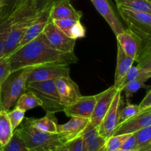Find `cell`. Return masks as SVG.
<instances>
[{"label": "cell", "mask_w": 151, "mask_h": 151, "mask_svg": "<svg viewBox=\"0 0 151 151\" xmlns=\"http://www.w3.org/2000/svg\"><path fill=\"white\" fill-rule=\"evenodd\" d=\"M11 72L28 66L47 64L70 65L78 62L75 52H63L52 48L41 33L8 56Z\"/></svg>", "instance_id": "obj_1"}, {"label": "cell", "mask_w": 151, "mask_h": 151, "mask_svg": "<svg viewBox=\"0 0 151 151\" xmlns=\"http://www.w3.org/2000/svg\"><path fill=\"white\" fill-rule=\"evenodd\" d=\"M33 0H26L10 13V30L4 44L2 57H8L19 47V43L32 22L39 16Z\"/></svg>", "instance_id": "obj_2"}, {"label": "cell", "mask_w": 151, "mask_h": 151, "mask_svg": "<svg viewBox=\"0 0 151 151\" xmlns=\"http://www.w3.org/2000/svg\"><path fill=\"white\" fill-rule=\"evenodd\" d=\"M35 66H28L12 72L0 84V103L1 110L8 111L26 91L29 75Z\"/></svg>", "instance_id": "obj_3"}, {"label": "cell", "mask_w": 151, "mask_h": 151, "mask_svg": "<svg viewBox=\"0 0 151 151\" xmlns=\"http://www.w3.org/2000/svg\"><path fill=\"white\" fill-rule=\"evenodd\" d=\"M15 131L19 133L27 147L32 151L55 150L59 146L65 144L64 138L58 133L44 132L32 127L27 118Z\"/></svg>", "instance_id": "obj_4"}, {"label": "cell", "mask_w": 151, "mask_h": 151, "mask_svg": "<svg viewBox=\"0 0 151 151\" xmlns=\"http://www.w3.org/2000/svg\"><path fill=\"white\" fill-rule=\"evenodd\" d=\"M26 91L35 94L41 100V108L47 114H55L63 111L64 106L60 102L55 80L27 83Z\"/></svg>", "instance_id": "obj_5"}, {"label": "cell", "mask_w": 151, "mask_h": 151, "mask_svg": "<svg viewBox=\"0 0 151 151\" xmlns=\"http://www.w3.org/2000/svg\"><path fill=\"white\" fill-rule=\"evenodd\" d=\"M128 28L145 40H151V13L117 7Z\"/></svg>", "instance_id": "obj_6"}, {"label": "cell", "mask_w": 151, "mask_h": 151, "mask_svg": "<svg viewBox=\"0 0 151 151\" xmlns=\"http://www.w3.org/2000/svg\"><path fill=\"white\" fill-rule=\"evenodd\" d=\"M117 44L124 52L137 62L146 44L151 40H145L130 28L125 29L116 36Z\"/></svg>", "instance_id": "obj_7"}, {"label": "cell", "mask_w": 151, "mask_h": 151, "mask_svg": "<svg viewBox=\"0 0 151 151\" xmlns=\"http://www.w3.org/2000/svg\"><path fill=\"white\" fill-rule=\"evenodd\" d=\"M122 91L121 90H118L111 107L97 128L99 135L103 137L105 139L113 136L115 129L119 124V114L122 108Z\"/></svg>", "instance_id": "obj_8"}, {"label": "cell", "mask_w": 151, "mask_h": 151, "mask_svg": "<svg viewBox=\"0 0 151 151\" xmlns=\"http://www.w3.org/2000/svg\"><path fill=\"white\" fill-rule=\"evenodd\" d=\"M42 33L52 48L63 52H74L76 40L65 35L52 21L47 23Z\"/></svg>", "instance_id": "obj_9"}, {"label": "cell", "mask_w": 151, "mask_h": 151, "mask_svg": "<svg viewBox=\"0 0 151 151\" xmlns=\"http://www.w3.org/2000/svg\"><path fill=\"white\" fill-rule=\"evenodd\" d=\"M69 65L47 64L35 66L29 75L27 83L55 80L60 77L69 76Z\"/></svg>", "instance_id": "obj_10"}, {"label": "cell", "mask_w": 151, "mask_h": 151, "mask_svg": "<svg viewBox=\"0 0 151 151\" xmlns=\"http://www.w3.org/2000/svg\"><path fill=\"white\" fill-rule=\"evenodd\" d=\"M117 91V88L114 86H112L108 89L96 94L95 106L90 119V123L95 128L99 126L111 107Z\"/></svg>", "instance_id": "obj_11"}, {"label": "cell", "mask_w": 151, "mask_h": 151, "mask_svg": "<svg viewBox=\"0 0 151 151\" xmlns=\"http://www.w3.org/2000/svg\"><path fill=\"white\" fill-rule=\"evenodd\" d=\"M60 102L64 107L70 106L82 97L78 84L70 76L60 77L55 80Z\"/></svg>", "instance_id": "obj_12"}, {"label": "cell", "mask_w": 151, "mask_h": 151, "mask_svg": "<svg viewBox=\"0 0 151 151\" xmlns=\"http://www.w3.org/2000/svg\"><path fill=\"white\" fill-rule=\"evenodd\" d=\"M151 125V109L141 111L131 119L121 122L116 126L113 135L134 134Z\"/></svg>", "instance_id": "obj_13"}, {"label": "cell", "mask_w": 151, "mask_h": 151, "mask_svg": "<svg viewBox=\"0 0 151 151\" xmlns=\"http://www.w3.org/2000/svg\"><path fill=\"white\" fill-rule=\"evenodd\" d=\"M96 103V95L82 96L70 106L64 107L63 112L70 117L91 119Z\"/></svg>", "instance_id": "obj_14"}, {"label": "cell", "mask_w": 151, "mask_h": 151, "mask_svg": "<svg viewBox=\"0 0 151 151\" xmlns=\"http://www.w3.org/2000/svg\"><path fill=\"white\" fill-rule=\"evenodd\" d=\"M90 122V119L81 117H71V119L62 125H58L57 132L63 136L66 143L82 135Z\"/></svg>", "instance_id": "obj_15"}, {"label": "cell", "mask_w": 151, "mask_h": 151, "mask_svg": "<svg viewBox=\"0 0 151 151\" xmlns=\"http://www.w3.org/2000/svg\"><path fill=\"white\" fill-rule=\"evenodd\" d=\"M96 10L109 24L115 35H117L125 29L123 25L116 16L108 0H91Z\"/></svg>", "instance_id": "obj_16"}, {"label": "cell", "mask_w": 151, "mask_h": 151, "mask_svg": "<svg viewBox=\"0 0 151 151\" xmlns=\"http://www.w3.org/2000/svg\"><path fill=\"white\" fill-rule=\"evenodd\" d=\"M70 0H63L56 2L51 7L50 12V21L58 19H75L81 20L82 12L77 10L71 4Z\"/></svg>", "instance_id": "obj_17"}, {"label": "cell", "mask_w": 151, "mask_h": 151, "mask_svg": "<svg viewBox=\"0 0 151 151\" xmlns=\"http://www.w3.org/2000/svg\"><path fill=\"white\" fill-rule=\"evenodd\" d=\"M50 9H51V7L46 9L44 11L41 12L39 16L32 22V24L29 26L27 30L26 31L23 38H22L20 43H19V47L17 48V50L20 47H23L25 44L32 41V40L36 38L38 35L42 33L46 25L49 22H50Z\"/></svg>", "instance_id": "obj_18"}, {"label": "cell", "mask_w": 151, "mask_h": 151, "mask_svg": "<svg viewBox=\"0 0 151 151\" xmlns=\"http://www.w3.org/2000/svg\"><path fill=\"white\" fill-rule=\"evenodd\" d=\"M63 33L72 39L77 40L85 37L86 28L81 20L75 19H58L52 21Z\"/></svg>", "instance_id": "obj_19"}, {"label": "cell", "mask_w": 151, "mask_h": 151, "mask_svg": "<svg viewBox=\"0 0 151 151\" xmlns=\"http://www.w3.org/2000/svg\"><path fill=\"white\" fill-rule=\"evenodd\" d=\"M134 60L127 55L120 47L117 44V55H116V66L114 74V86L118 89L121 81L125 77L126 74L134 63Z\"/></svg>", "instance_id": "obj_20"}, {"label": "cell", "mask_w": 151, "mask_h": 151, "mask_svg": "<svg viewBox=\"0 0 151 151\" xmlns=\"http://www.w3.org/2000/svg\"><path fill=\"white\" fill-rule=\"evenodd\" d=\"M29 123L36 129L44 132L55 134L57 132V119L55 117L54 114H47L45 116L39 119L27 118Z\"/></svg>", "instance_id": "obj_21"}, {"label": "cell", "mask_w": 151, "mask_h": 151, "mask_svg": "<svg viewBox=\"0 0 151 151\" xmlns=\"http://www.w3.org/2000/svg\"><path fill=\"white\" fill-rule=\"evenodd\" d=\"M151 78V71L143 69L139 66H132L125 78L121 81L118 90H121V88L126 83L133 81H140L145 83L147 80Z\"/></svg>", "instance_id": "obj_22"}, {"label": "cell", "mask_w": 151, "mask_h": 151, "mask_svg": "<svg viewBox=\"0 0 151 151\" xmlns=\"http://www.w3.org/2000/svg\"><path fill=\"white\" fill-rule=\"evenodd\" d=\"M13 132L7 111H0V147H3L9 142Z\"/></svg>", "instance_id": "obj_23"}, {"label": "cell", "mask_w": 151, "mask_h": 151, "mask_svg": "<svg viewBox=\"0 0 151 151\" xmlns=\"http://www.w3.org/2000/svg\"><path fill=\"white\" fill-rule=\"evenodd\" d=\"M117 7L151 13V2L147 0H115Z\"/></svg>", "instance_id": "obj_24"}, {"label": "cell", "mask_w": 151, "mask_h": 151, "mask_svg": "<svg viewBox=\"0 0 151 151\" xmlns=\"http://www.w3.org/2000/svg\"><path fill=\"white\" fill-rule=\"evenodd\" d=\"M41 100L32 93L26 91L21 95L19 100L16 102L14 107L22 109L24 111L34 109L36 107H41Z\"/></svg>", "instance_id": "obj_25"}, {"label": "cell", "mask_w": 151, "mask_h": 151, "mask_svg": "<svg viewBox=\"0 0 151 151\" xmlns=\"http://www.w3.org/2000/svg\"><path fill=\"white\" fill-rule=\"evenodd\" d=\"M0 151H32L25 142L22 138L19 133L14 131L11 139L7 145L3 147H0Z\"/></svg>", "instance_id": "obj_26"}, {"label": "cell", "mask_w": 151, "mask_h": 151, "mask_svg": "<svg viewBox=\"0 0 151 151\" xmlns=\"http://www.w3.org/2000/svg\"><path fill=\"white\" fill-rule=\"evenodd\" d=\"M10 30V15L4 16L0 13V58L2 57L4 44Z\"/></svg>", "instance_id": "obj_27"}, {"label": "cell", "mask_w": 151, "mask_h": 151, "mask_svg": "<svg viewBox=\"0 0 151 151\" xmlns=\"http://www.w3.org/2000/svg\"><path fill=\"white\" fill-rule=\"evenodd\" d=\"M131 134H117L113 135L107 139L105 143L106 151H117L121 148L124 142L129 137Z\"/></svg>", "instance_id": "obj_28"}, {"label": "cell", "mask_w": 151, "mask_h": 151, "mask_svg": "<svg viewBox=\"0 0 151 151\" xmlns=\"http://www.w3.org/2000/svg\"><path fill=\"white\" fill-rule=\"evenodd\" d=\"M148 87L150 86L145 85V82H142V81H133L126 83L121 88V91L124 93L127 100H129L139 89H141L142 88H148Z\"/></svg>", "instance_id": "obj_29"}, {"label": "cell", "mask_w": 151, "mask_h": 151, "mask_svg": "<svg viewBox=\"0 0 151 151\" xmlns=\"http://www.w3.org/2000/svg\"><path fill=\"white\" fill-rule=\"evenodd\" d=\"M137 139L138 147L151 148V125L134 133Z\"/></svg>", "instance_id": "obj_30"}, {"label": "cell", "mask_w": 151, "mask_h": 151, "mask_svg": "<svg viewBox=\"0 0 151 151\" xmlns=\"http://www.w3.org/2000/svg\"><path fill=\"white\" fill-rule=\"evenodd\" d=\"M140 112L139 105L131 104L128 103L124 108H121L119 114V124L125 120L131 119ZM118 124V125H119Z\"/></svg>", "instance_id": "obj_31"}, {"label": "cell", "mask_w": 151, "mask_h": 151, "mask_svg": "<svg viewBox=\"0 0 151 151\" xmlns=\"http://www.w3.org/2000/svg\"><path fill=\"white\" fill-rule=\"evenodd\" d=\"M137 62L139 67L151 71V41L146 44Z\"/></svg>", "instance_id": "obj_32"}, {"label": "cell", "mask_w": 151, "mask_h": 151, "mask_svg": "<svg viewBox=\"0 0 151 151\" xmlns=\"http://www.w3.org/2000/svg\"><path fill=\"white\" fill-rule=\"evenodd\" d=\"M25 112L26 111L17 107H14L13 109L7 111L9 119L10 121L13 131H15L23 122L24 119Z\"/></svg>", "instance_id": "obj_33"}, {"label": "cell", "mask_w": 151, "mask_h": 151, "mask_svg": "<svg viewBox=\"0 0 151 151\" xmlns=\"http://www.w3.org/2000/svg\"><path fill=\"white\" fill-rule=\"evenodd\" d=\"M11 73L10 62L8 57H4L0 58V84L7 78Z\"/></svg>", "instance_id": "obj_34"}, {"label": "cell", "mask_w": 151, "mask_h": 151, "mask_svg": "<svg viewBox=\"0 0 151 151\" xmlns=\"http://www.w3.org/2000/svg\"><path fill=\"white\" fill-rule=\"evenodd\" d=\"M69 151H84L83 138L82 135L65 143Z\"/></svg>", "instance_id": "obj_35"}, {"label": "cell", "mask_w": 151, "mask_h": 151, "mask_svg": "<svg viewBox=\"0 0 151 151\" xmlns=\"http://www.w3.org/2000/svg\"><path fill=\"white\" fill-rule=\"evenodd\" d=\"M63 0H33L35 7L38 13L44 11L46 9L51 7L55 3Z\"/></svg>", "instance_id": "obj_36"}, {"label": "cell", "mask_w": 151, "mask_h": 151, "mask_svg": "<svg viewBox=\"0 0 151 151\" xmlns=\"http://www.w3.org/2000/svg\"><path fill=\"white\" fill-rule=\"evenodd\" d=\"M121 148L124 150H134L138 148V143H137V137L135 134H131L128 139L124 142Z\"/></svg>", "instance_id": "obj_37"}, {"label": "cell", "mask_w": 151, "mask_h": 151, "mask_svg": "<svg viewBox=\"0 0 151 151\" xmlns=\"http://www.w3.org/2000/svg\"><path fill=\"white\" fill-rule=\"evenodd\" d=\"M2 5V11L1 14L4 16H9L13 12L14 9L16 0H1Z\"/></svg>", "instance_id": "obj_38"}, {"label": "cell", "mask_w": 151, "mask_h": 151, "mask_svg": "<svg viewBox=\"0 0 151 151\" xmlns=\"http://www.w3.org/2000/svg\"><path fill=\"white\" fill-rule=\"evenodd\" d=\"M139 106L140 111L142 110H145V109H147V108L150 107L151 106V88L148 91L147 94H146L145 97H144V99H143V100H142L141 103L139 104Z\"/></svg>", "instance_id": "obj_39"}, {"label": "cell", "mask_w": 151, "mask_h": 151, "mask_svg": "<svg viewBox=\"0 0 151 151\" xmlns=\"http://www.w3.org/2000/svg\"><path fill=\"white\" fill-rule=\"evenodd\" d=\"M55 151H69V149H68L67 146H66V145L63 144L62 145L58 147Z\"/></svg>", "instance_id": "obj_40"}, {"label": "cell", "mask_w": 151, "mask_h": 151, "mask_svg": "<svg viewBox=\"0 0 151 151\" xmlns=\"http://www.w3.org/2000/svg\"><path fill=\"white\" fill-rule=\"evenodd\" d=\"M147 149H149V148H147V147H138V148L134 149V150H124V149L120 148L117 151H144L147 150Z\"/></svg>", "instance_id": "obj_41"}, {"label": "cell", "mask_w": 151, "mask_h": 151, "mask_svg": "<svg viewBox=\"0 0 151 151\" xmlns=\"http://www.w3.org/2000/svg\"><path fill=\"white\" fill-rule=\"evenodd\" d=\"M25 1H26V0H16V4H15V7H14V9H13V10H15L16 7H18L19 6H20L21 4H23Z\"/></svg>", "instance_id": "obj_42"}, {"label": "cell", "mask_w": 151, "mask_h": 151, "mask_svg": "<svg viewBox=\"0 0 151 151\" xmlns=\"http://www.w3.org/2000/svg\"><path fill=\"white\" fill-rule=\"evenodd\" d=\"M2 11V5H1V1L0 0V13Z\"/></svg>", "instance_id": "obj_43"}, {"label": "cell", "mask_w": 151, "mask_h": 151, "mask_svg": "<svg viewBox=\"0 0 151 151\" xmlns=\"http://www.w3.org/2000/svg\"><path fill=\"white\" fill-rule=\"evenodd\" d=\"M100 151H106V149H105V145H104V147H103Z\"/></svg>", "instance_id": "obj_44"}, {"label": "cell", "mask_w": 151, "mask_h": 151, "mask_svg": "<svg viewBox=\"0 0 151 151\" xmlns=\"http://www.w3.org/2000/svg\"><path fill=\"white\" fill-rule=\"evenodd\" d=\"M144 151H151V148L147 149V150H144Z\"/></svg>", "instance_id": "obj_45"}, {"label": "cell", "mask_w": 151, "mask_h": 151, "mask_svg": "<svg viewBox=\"0 0 151 151\" xmlns=\"http://www.w3.org/2000/svg\"><path fill=\"white\" fill-rule=\"evenodd\" d=\"M0 111H1V103H0Z\"/></svg>", "instance_id": "obj_46"}, {"label": "cell", "mask_w": 151, "mask_h": 151, "mask_svg": "<svg viewBox=\"0 0 151 151\" xmlns=\"http://www.w3.org/2000/svg\"><path fill=\"white\" fill-rule=\"evenodd\" d=\"M147 109H151V106H150V107H149V108H147Z\"/></svg>", "instance_id": "obj_47"}, {"label": "cell", "mask_w": 151, "mask_h": 151, "mask_svg": "<svg viewBox=\"0 0 151 151\" xmlns=\"http://www.w3.org/2000/svg\"><path fill=\"white\" fill-rule=\"evenodd\" d=\"M147 1H150V2H151V0H147Z\"/></svg>", "instance_id": "obj_48"}, {"label": "cell", "mask_w": 151, "mask_h": 151, "mask_svg": "<svg viewBox=\"0 0 151 151\" xmlns=\"http://www.w3.org/2000/svg\"><path fill=\"white\" fill-rule=\"evenodd\" d=\"M47 151H55V150H47Z\"/></svg>", "instance_id": "obj_49"}, {"label": "cell", "mask_w": 151, "mask_h": 151, "mask_svg": "<svg viewBox=\"0 0 151 151\" xmlns=\"http://www.w3.org/2000/svg\"><path fill=\"white\" fill-rule=\"evenodd\" d=\"M150 146H151V145H150Z\"/></svg>", "instance_id": "obj_50"}]
</instances>
